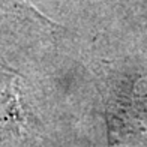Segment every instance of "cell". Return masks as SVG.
<instances>
[{
    "label": "cell",
    "instance_id": "obj_1",
    "mask_svg": "<svg viewBox=\"0 0 147 147\" xmlns=\"http://www.w3.org/2000/svg\"><path fill=\"white\" fill-rule=\"evenodd\" d=\"M6 92V101L3 98V102L0 105V131H20L24 126V117L20 107L18 92L15 90L14 81L8 87H5Z\"/></svg>",
    "mask_w": 147,
    "mask_h": 147
}]
</instances>
